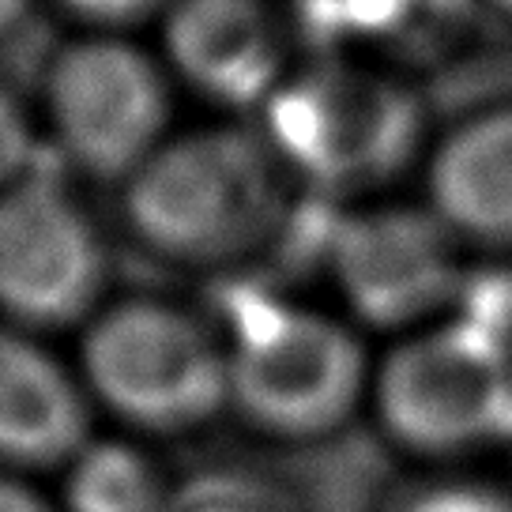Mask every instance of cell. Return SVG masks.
Instances as JSON below:
<instances>
[{"instance_id":"obj_8","label":"cell","mask_w":512,"mask_h":512,"mask_svg":"<svg viewBox=\"0 0 512 512\" xmlns=\"http://www.w3.org/2000/svg\"><path fill=\"white\" fill-rule=\"evenodd\" d=\"M336 272L362 317L400 328L452 294V230L437 215L369 211L339 226Z\"/></svg>"},{"instance_id":"obj_16","label":"cell","mask_w":512,"mask_h":512,"mask_svg":"<svg viewBox=\"0 0 512 512\" xmlns=\"http://www.w3.org/2000/svg\"><path fill=\"white\" fill-rule=\"evenodd\" d=\"M0 512H53L49 501L31 482H23L16 471H4L0 467Z\"/></svg>"},{"instance_id":"obj_7","label":"cell","mask_w":512,"mask_h":512,"mask_svg":"<svg viewBox=\"0 0 512 512\" xmlns=\"http://www.w3.org/2000/svg\"><path fill=\"white\" fill-rule=\"evenodd\" d=\"M102 283V234L61 181L34 170L0 192V313L16 328L76 324Z\"/></svg>"},{"instance_id":"obj_15","label":"cell","mask_w":512,"mask_h":512,"mask_svg":"<svg viewBox=\"0 0 512 512\" xmlns=\"http://www.w3.org/2000/svg\"><path fill=\"white\" fill-rule=\"evenodd\" d=\"M411 512H509V505L482 490H441L422 497Z\"/></svg>"},{"instance_id":"obj_3","label":"cell","mask_w":512,"mask_h":512,"mask_svg":"<svg viewBox=\"0 0 512 512\" xmlns=\"http://www.w3.org/2000/svg\"><path fill=\"white\" fill-rule=\"evenodd\" d=\"M226 366L241 415L283 437H320L343 426L366 384L362 347L343 324L279 305L245 317Z\"/></svg>"},{"instance_id":"obj_2","label":"cell","mask_w":512,"mask_h":512,"mask_svg":"<svg viewBox=\"0 0 512 512\" xmlns=\"http://www.w3.org/2000/svg\"><path fill=\"white\" fill-rule=\"evenodd\" d=\"M87 388L140 430H189L230 400V366L208 328L162 302L106 309L83 339Z\"/></svg>"},{"instance_id":"obj_9","label":"cell","mask_w":512,"mask_h":512,"mask_svg":"<svg viewBox=\"0 0 512 512\" xmlns=\"http://www.w3.org/2000/svg\"><path fill=\"white\" fill-rule=\"evenodd\" d=\"M166 53L196 91L226 106L268 98L283 72V38L264 0H174Z\"/></svg>"},{"instance_id":"obj_11","label":"cell","mask_w":512,"mask_h":512,"mask_svg":"<svg viewBox=\"0 0 512 512\" xmlns=\"http://www.w3.org/2000/svg\"><path fill=\"white\" fill-rule=\"evenodd\" d=\"M430 196L452 238L512 245V106L467 121L437 147Z\"/></svg>"},{"instance_id":"obj_6","label":"cell","mask_w":512,"mask_h":512,"mask_svg":"<svg viewBox=\"0 0 512 512\" xmlns=\"http://www.w3.org/2000/svg\"><path fill=\"white\" fill-rule=\"evenodd\" d=\"M46 117L61 151L83 174L128 181L162 147L170 95L140 49L98 34L53 57Z\"/></svg>"},{"instance_id":"obj_12","label":"cell","mask_w":512,"mask_h":512,"mask_svg":"<svg viewBox=\"0 0 512 512\" xmlns=\"http://www.w3.org/2000/svg\"><path fill=\"white\" fill-rule=\"evenodd\" d=\"M72 512H162L166 490L155 467L125 445H87L68 475Z\"/></svg>"},{"instance_id":"obj_10","label":"cell","mask_w":512,"mask_h":512,"mask_svg":"<svg viewBox=\"0 0 512 512\" xmlns=\"http://www.w3.org/2000/svg\"><path fill=\"white\" fill-rule=\"evenodd\" d=\"M87 448V403L76 377L16 324H0V467L27 471Z\"/></svg>"},{"instance_id":"obj_1","label":"cell","mask_w":512,"mask_h":512,"mask_svg":"<svg viewBox=\"0 0 512 512\" xmlns=\"http://www.w3.org/2000/svg\"><path fill=\"white\" fill-rule=\"evenodd\" d=\"M132 230L155 253L192 268L241 260L272 238L283 177L272 151L245 132H196L162 144L128 177Z\"/></svg>"},{"instance_id":"obj_5","label":"cell","mask_w":512,"mask_h":512,"mask_svg":"<svg viewBox=\"0 0 512 512\" xmlns=\"http://www.w3.org/2000/svg\"><path fill=\"white\" fill-rule=\"evenodd\" d=\"M384 430L411 452H464L512 422V369L479 324L407 339L377 377Z\"/></svg>"},{"instance_id":"obj_14","label":"cell","mask_w":512,"mask_h":512,"mask_svg":"<svg viewBox=\"0 0 512 512\" xmlns=\"http://www.w3.org/2000/svg\"><path fill=\"white\" fill-rule=\"evenodd\" d=\"M57 4L95 27H121V23L147 16L159 0H57Z\"/></svg>"},{"instance_id":"obj_13","label":"cell","mask_w":512,"mask_h":512,"mask_svg":"<svg viewBox=\"0 0 512 512\" xmlns=\"http://www.w3.org/2000/svg\"><path fill=\"white\" fill-rule=\"evenodd\" d=\"M34 174V128L12 91L0 87V192Z\"/></svg>"},{"instance_id":"obj_4","label":"cell","mask_w":512,"mask_h":512,"mask_svg":"<svg viewBox=\"0 0 512 512\" xmlns=\"http://www.w3.org/2000/svg\"><path fill=\"white\" fill-rule=\"evenodd\" d=\"M279 151L309 181L369 189L400 174L418 147V106L403 87L358 68H320L272 98Z\"/></svg>"},{"instance_id":"obj_18","label":"cell","mask_w":512,"mask_h":512,"mask_svg":"<svg viewBox=\"0 0 512 512\" xmlns=\"http://www.w3.org/2000/svg\"><path fill=\"white\" fill-rule=\"evenodd\" d=\"M505 4H512V0H505Z\"/></svg>"},{"instance_id":"obj_17","label":"cell","mask_w":512,"mask_h":512,"mask_svg":"<svg viewBox=\"0 0 512 512\" xmlns=\"http://www.w3.org/2000/svg\"><path fill=\"white\" fill-rule=\"evenodd\" d=\"M23 8H27V0H0V31L12 27L23 16Z\"/></svg>"}]
</instances>
